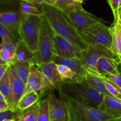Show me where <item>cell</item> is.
Instances as JSON below:
<instances>
[{"label": "cell", "mask_w": 121, "mask_h": 121, "mask_svg": "<svg viewBox=\"0 0 121 121\" xmlns=\"http://www.w3.org/2000/svg\"><path fill=\"white\" fill-rule=\"evenodd\" d=\"M9 71H10V86H11L13 102L14 108L17 109V106L18 102L24 95L25 91L26 84L17 76L14 68L11 64H10Z\"/></svg>", "instance_id": "obj_14"}, {"label": "cell", "mask_w": 121, "mask_h": 121, "mask_svg": "<svg viewBox=\"0 0 121 121\" xmlns=\"http://www.w3.org/2000/svg\"><path fill=\"white\" fill-rule=\"evenodd\" d=\"M48 102L50 120L59 119L68 117V110L65 100L59 99L53 91L48 94Z\"/></svg>", "instance_id": "obj_11"}, {"label": "cell", "mask_w": 121, "mask_h": 121, "mask_svg": "<svg viewBox=\"0 0 121 121\" xmlns=\"http://www.w3.org/2000/svg\"><path fill=\"white\" fill-rule=\"evenodd\" d=\"M108 121H121V117H119V118L111 119H110Z\"/></svg>", "instance_id": "obj_42"}, {"label": "cell", "mask_w": 121, "mask_h": 121, "mask_svg": "<svg viewBox=\"0 0 121 121\" xmlns=\"http://www.w3.org/2000/svg\"><path fill=\"white\" fill-rule=\"evenodd\" d=\"M107 1L112 10L114 18H115L117 16V11L121 6V0H107Z\"/></svg>", "instance_id": "obj_34"}, {"label": "cell", "mask_w": 121, "mask_h": 121, "mask_svg": "<svg viewBox=\"0 0 121 121\" xmlns=\"http://www.w3.org/2000/svg\"><path fill=\"white\" fill-rule=\"evenodd\" d=\"M9 66H10V64L9 63L5 64H0V80L1 79L5 72L9 69Z\"/></svg>", "instance_id": "obj_36"}, {"label": "cell", "mask_w": 121, "mask_h": 121, "mask_svg": "<svg viewBox=\"0 0 121 121\" xmlns=\"http://www.w3.org/2000/svg\"><path fill=\"white\" fill-rule=\"evenodd\" d=\"M45 4H47V5H53L54 4L55 0H44Z\"/></svg>", "instance_id": "obj_38"}, {"label": "cell", "mask_w": 121, "mask_h": 121, "mask_svg": "<svg viewBox=\"0 0 121 121\" xmlns=\"http://www.w3.org/2000/svg\"><path fill=\"white\" fill-rule=\"evenodd\" d=\"M57 69L65 81H78L79 79L74 71L66 65L62 64H56Z\"/></svg>", "instance_id": "obj_26"}, {"label": "cell", "mask_w": 121, "mask_h": 121, "mask_svg": "<svg viewBox=\"0 0 121 121\" xmlns=\"http://www.w3.org/2000/svg\"><path fill=\"white\" fill-rule=\"evenodd\" d=\"M63 13L80 34L87 28L95 24L104 23L103 19L90 13L84 9L65 11Z\"/></svg>", "instance_id": "obj_8"}, {"label": "cell", "mask_w": 121, "mask_h": 121, "mask_svg": "<svg viewBox=\"0 0 121 121\" xmlns=\"http://www.w3.org/2000/svg\"><path fill=\"white\" fill-rule=\"evenodd\" d=\"M73 1H74L76 2V3H80V4H82V3H84V1L85 0H73Z\"/></svg>", "instance_id": "obj_43"}, {"label": "cell", "mask_w": 121, "mask_h": 121, "mask_svg": "<svg viewBox=\"0 0 121 121\" xmlns=\"http://www.w3.org/2000/svg\"><path fill=\"white\" fill-rule=\"evenodd\" d=\"M50 115L49 111L48 102L47 99L42 100L39 102V110L38 121H49Z\"/></svg>", "instance_id": "obj_27"}, {"label": "cell", "mask_w": 121, "mask_h": 121, "mask_svg": "<svg viewBox=\"0 0 121 121\" xmlns=\"http://www.w3.org/2000/svg\"><path fill=\"white\" fill-rule=\"evenodd\" d=\"M9 109H13L11 108L9 103L6 101H0V112L9 110Z\"/></svg>", "instance_id": "obj_35"}, {"label": "cell", "mask_w": 121, "mask_h": 121, "mask_svg": "<svg viewBox=\"0 0 121 121\" xmlns=\"http://www.w3.org/2000/svg\"><path fill=\"white\" fill-rule=\"evenodd\" d=\"M53 62L56 64L64 65L70 68L77 75L79 82L82 80L87 71L80 58H66L55 56Z\"/></svg>", "instance_id": "obj_17"}, {"label": "cell", "mask_w": 121, "mask_h": 121, "mask_svg": "<svg viewBox=\"0 0 121 121\" xmlns=\"http://www.w3.org/2000/svg\"><path fill=\"white\" fill-rule=\"evenodd\" d=\"M99 109L113 118L121 117V100L111 95L103 96Z\"/></svg>", "instance_id": "obj_16"}, {"label": "cell", "mask_w": 121, "mask_h": 121, "mask_svg": "<svg viewBox=\"0 0 121 121\" xmlns=\"http://www.w3.org/2000/svg\"><path fill=\"white\" fill-rule=\"evenodd\" d=\"M80 82L97 91L103 96L110 95L106 89L103 78L97 74L86 71L84 77Z\"/></svg>", "instance_id": "obj_18"}, {"label": "cell", "mask_w": 121, "mask_h": 121, "mask_svg": "<svg viewBox=\"0 0 121 121\" xmlns=\"http://www.w3.org/2000/svg\"><path fill=\"white\" fill-rule=\"evenodd\" d=\"M42 6L43 15L55 34L67 39L80 51L87 48L88 44L63 13L53 5L43 4Z\"/></svg>", "instance_id": "obj_1"}, {"label": "cell", "mask_w": 121, "mask_h": 121, "mask_svg": "<svg viewBox=\"0 0 121 121\" xmlns=\"http://www.w3.org/2000/svg\"><path fill=\"white\" fill-rule=\"evenodd\" d=\"M35 53L30 51L29 48L20 39L17 43L15 51V59L21 62H29L34 64Z\"/></svg>", "instance_id": "obj_19"}, {"label": "cell", "mask_w": 121, "mask_h": 121, "mask_svg": "<svg viewBox=\"0 0 121 121\" xmlns=\"http://www.w3.org/2000/svg\"><path fill=\"white\" fill-rule=\"evenodd\" d=\"M102 57L116 60L121 59L112 50L99 44H88L87 48L80 53V58L86 70L95 74H97L96 63Z\"/></svg>", "instance_id": "obj_6"}, {"label": "cell", "mask_w": 121, "mask_h": 121, "mask_svg": "<svg viewBox=\"0 0 121 121\" xmlns=\"http://www.w3.org/2000/svg\"><path fill=\"white\" fill-rule=\"evenodd\" d=\"M111 30L113 33V42L111 49L121 58V37L114 32L112 28Z\"/></svg>", "instance_id": "obj_28"}, {"label": "cell", "mask_w": 121, "mask_h": 121, "mask_svg": "<svg viewBox=\"0 0 121 121\" xmlns=\"http://www.w3.org/2000/svg\"><path fill=\"white\" fill-rule=\"evenodd\" d=\"M39 99V95L38 92L33 91L24 94L18 102L17 109L20 111L26 110L38 103Z\"/></svg>", "instance_id": "obj_22"}, {"label": "cell", "mask_w": 121, "mask_h": 121, "mask_svg": "<svg viewBox=\"0 0 121 121\" xmlns=\"http://www.w3.org/2000/svg\"><path fill=\"white\" fill-rule=\"evenodd\" d=\"M0 101H6L5 99V97L1 91H0Z\"/></svg>", "instance_id": "obj_41"}, {"label": "cell", "mask_w": 121, "mask_h": 121, "mask_svg": "<svg viewBox=\"0 0 121 121\" xmlns=\"http://www.w3.org/2000/svg\"><path fill=\"white\" fill-rule=\"evenodd\" d=\"M17 43L11 40H7L2 39L0 43V50L9 51V52L15 53Z\"/></svg>", "instance_id": "obj_32"}, {"label": "cell", "mask_w": 121, "mask_h": 121, "mask_svg": "<svg viewBox=\"0 0 121 121\" xmlns=\"http://www.w3.org/2000/svg\"><path fill=\"white\" fill-rule=\"evenodd\" d=\"M0 57L3 60L10 64L15 60V53L0 50Z\"/></svg>", "instance_id": "obj_33"}, {"label": "cell", "mask_w": 121, "mask_h": 121, "mask_svg": "<svg viewBox=\"0 0 121 121\" xmlns=\"http://www.w3.org/2000/svg\"><path fill=\"white\" fill-rule=\"evenodd\" d=\"M53 42L56 56L66 58H80L81 51L62 36L55 34Z\"/></svg>", "instance_id": "obj_10"}, {"label": "cell", "mask_w": 121, "mask_h": 121, "mask_svg": "<svg viewBox=\"0 0 121 121\" xmlns=\"http://www.w3.org/2000/svg\"><path fill=\"white\" fill-rule=\"evenodd\" d=\"M20 110L17 109H9L0 112V121L5 119H16L20 113Z\"/></svg>", "instance_id": "obj_30"}, {"label": "cell", "mask_w": 121, "mask_h": 121, "mask_svg": "<svg viewBox=\"0 0 121 121\" xmlns=\"http://www.w3.org/2000/svg\"><path fill=\"white\" fill-rule=\"evenodd\" d=\"M0 91L2 93L7 101L11 108L13 109H16L14 107L13 102L12 99L11 86H10V71L9 68L7 69L1 79L0 80ZM18 110V109H17Z\"/></svg>", "instance_id": "obj_21"}, {"label": "cell", "mask_w": 121, "mask_h": 121, "mask_svg": "<svg viewBox=\"0 0 121 121\" xmlns=\"http://www.w3.org/2000/svg\"><path fill=\"white\" fill-rule=\"evenodd\" d=\"M29 1H32V2H33V3H36V4H40V5L45 4L44 0H29Z\"/></svg>", "instance_id": "obj_39"}, {"label": "cell", "mask_w": 121, "mask_h": 121, "mask_svg": "<svg viewBox=\"0 0 121 121\" xmlns=\"http://www.w3.org/2000/svg\"><path fill=\"white\" fill-rule=\"evenodd\" d=\"M25 17L19 11H0V23L19 39L18 30L21 22Z\"/></svg>", "instance_id": "obj_12"}, {"label": "cell", "mask_w": 121, "mask_h": 121, "mask_svg": "<svg viewBox=\"0 0 121 121\" xmlns=\"http://www.w3.org/2000/svg\"><path fill=\"white\" fill-rule=\"evenodd\" d=\"M55 33L45 16L42 17L38 49L35 52L34 64L53 62L55 57L53 38Z\"/></svg>", "instance_id": "obj_3"}, {"label": "cell", "mask_w": 121, "mask_h": 121, "mask_svg": "<svg viewBox=\"0 0 121 121\" xmlns=\"http://www.w3.org/2000/svg\"><path fill=\"white\" fill-rule=\"evenodd\" d=\"M42 17V16H26L21 22L18 30L19 39L34 53L38 49Z\"/></svg>", "instance_id": "obj_5"}, {"label": "cell", "mask_w": 121, "mask_h": 121, "mask_svg": "<svg viewBox=\"0 0 121 121\" xmlns=\"http://www.w3.org/2000/svg\"><path fill=\"white\" fill-rule=\"evenodd\" d=\"M49 121H69V117H65V118L59 119L50 120Z\"/></svg>", "instance_id": "obj_40"}, {"label": "cell", "mask_w": 121, "mask_h": 121, "mask_svg": "<svg viewBox=\"0 0 121 121\" xmlns=\"http://www.w3.org/2000/svg\"><path fill=\"white\" fill-rule=\"evenodd\" d=\"M59 94L65 100H72L99 109L103 95L78 81H64L59 88Z\"/></svg>", "instance_id": "obj_2"}, {"label": "cell", "mask_w": 121, "mask_h": 121, "mask_svg": "<svg viewBox=\"0 0 121 121\" xmlns=\"http://www.w3.org/2000/svg\"><path fill=\"white\" fill-rule=\"evenodd\" d=\"M52 90L49 82L48 81L36 65L32 64L30 66V73L27 78L24 94L43 90Z\"/></svg>", "instance_id": "obj_9"}, {"label": "cell", "mask_w": 121, "mask_h": 121, "mask_svg": "<svg viewBox=\"0 0 121 121\" xmlns=\"http://www.w3.org/2000/svg\"><path fill=\"white\" fill-rule=\"evenodd\" d=\"M65 100L69 121H108L113 119L97 108L72 100Z\"/></svg>", "instance_id": "obj_4"}, {"label": "cell", "mask_w": 121, "mask_h": 121, "mask_svg": "<svg viewBox=\"0 0 121 121\" xmlns=\"http://www.w3.org/2000/svg\"><path fill=\"white\" fill-rule=\"evenodd\" d=\"M53 6L62 13L75 9H83L82 4L76 3L73 0H55Z\"/></svg>", "instance_id": "obj_25"}, {"label": "cell", "mask_w": 121, "mask_h": 121, "mask_svg": "<svg viewBox=\"0 0 121 121\" xmlns=\"http://www.w3.org/2000/svg\"><path fill=\"white\" fill-rule=\"evenodd\" d=\"M37 67L49 82L52 90H59L65 81L58 72L56 64L54 62H50L38 65Z\"/></svg>", "instance_id": "obj_13"}, {"label": "cell", "mask_w": 121, "mask_h": 121, "mask_svg": "<svg viewBox=\"0 0 121 121\" xmlns=\"http://www.w3.org/2000/svg\"><path fill=\"white\" fill-rule=\"evenodd\" d=\"M82 39L87 44H99L111 49L113 33L110 27L104 23H99L87 28L81 33Z\"/></svg>", "instance_id": "obj_7"}, {"label": "cell", "mask_w": 121, "mask_h": 121, "mask_svg": "<svg viewBox=\"0 0 121 121\" xmlns=\"http://www.w3.org/2000/svg\"><path fill=\"white\" fill-rule=\"evenodd\" d=\"M121 59L119 60L102 57L99 58L96 65L97 75L102 77L119 74L118 65Z\"/></svg>", "instance_id": "obj_15"}, {"label": "cell", "mask_w": 121, "mask_h": 121, "mask_svg": "<svg viewBox=\"0 0 121 121\" xmlns=\"http://www.w3.org/2000/svg\"><path fill=\"white\" fill-rule=\"evenodd\" d=\"M16 121V120L14 119H5V120H4V121Z\"/></svg>", "instance_id": "obj_45"}, {"label": "cell", "mask_w": 121, "mask_h": 121, "mask_svg": "<svg viewBox=\"0 0 121 121\" xmlns=\"http://www.w3.org/2000/svg\"><path fill=\"white\" fill-rule=\"evenodd\" d=\"M0 38L3 40H11L17 43L19 39L16 38L10 30L0 23Z\"/></svg>", "instance_id": "obj_29"}, {"label": "cell", "mask_w": 121, "mask_h": 121, "mask_svg": "<svg viewBox=\"0 0 121 121\" xmlns=\"http://www.w3.org/2000/svg\"><path fill=\"white\" fill-rule=\"evenodd\" d=\"M103 79H104V82H105L106 89L108 90V93H109V95L113 96V97H116L117 99L121 100V95L117 91V90L115 88V87L113 86L112 82L110 81H109V80H108V79L105 78H103Z\"/></svg>", "instance_id": "obj_31"}, {"label": "cell", "mask_w": 121, "mask_h": 121, "mask_svg": "<svg viewBox=\"0 0 121 121\" xmlns=\"http://www.w3.org/2000/svg\"><path fill=\"white\" fill-rule=\"evenodd\" d=\"M114 20H118V21H119L120 22H121V6L120 7V8L119 9L118 11H117V16H116V17L115 18H114Z\"/></svg>", "instance_id": "obj_37"}, {"label": "cell", "mask_w": 121, "mask_h": 121, "mask_svg": "<svg viewBox=\"0 0 121 121\" xmlns=\"http://www.w3.org/2000/svg\"><path fill=\"white\" fill-rule=\"evenodd\" d=\"M7 64V62H6L5 61L3 60V59L1 58V57H0V64Z\"/></svg>", "instance_id": "obj_44"}, {"label": "cell", "mask_w": 121, "mask_h": 121, "mask_svg": "<svg viewBox=\"0 0 121 121\" xmlns=\"http://www.w3.org/2000/svg\"><path fill=\"white\" fill-rule=\"evenodd\" d=\"M10 64L13 65L17 76L24 83L26 84L29 73H30V66L32 64L29 62H21L16 59Z\"/></svg>", "instance_id": "obj_24"}, {"label": "cell", "mask_w": 121, "mask_h": 121, "mask_svg": "<svg viewBox=\"0 0 121 121\" xmlns=\"http://www.w3.org/2000/svg\"><path fill=\"white\" fill-rule=\"evenodd\" d=\"M39 110V102L32 107L21 111L16 117V121H38Z\"/></svg>", "instance_id": "obj_23"}, {"label": "cell", "mask_w": 121, "mask_h": 121, "mask_svg": "<svg viewBox=\"0 0 121 121\" xmlns=\"http://www.w3.org/2000/svg\"><path fill=\"white\" fill-rule=\"evenodd\" d=\"M18 11L25 16H43L42 5L36 4L29 0H19Z\"/></svg>", "instance_id": "obj_20"}]
</instances>
